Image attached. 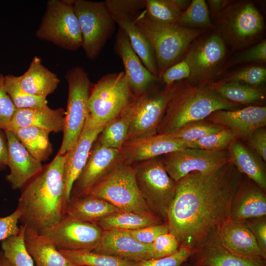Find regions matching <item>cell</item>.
<instances>
[{"instance_id": "43", "label": "cell", "mask_w": 266, "mask_h": 266, "mask_svg": "<svg viewBox=\"0 0 266 266\" xmlns=\"http://www.w3.org/2000/svg\"><path fill=\"white\" fill-rule=\"evenodd\" d=\"M266 69L259 66H250L240 68L229 74L219 81L236 82L252 87H257L265 82Z\"/></svg>"}, {"instance_id": "47", "label": "cell", "mask_w": 266, "mask_h": 266, "mask_svg": "<svg viewBox=\"0 0 266 266\" xmlns=\"http://www.w3.org/2000/svg\"><path fill=\"white\" fill-rule=\"evenodd\" d=\"M106 7L111 15H134L145 8V0H106Z\"/></svg>"}, {"instance_id": "55", "label": "cell", "mask_w": 266, "mask_h": 266, "mask_svg": "<svg viewBox=\"0 0 266 266\" xmlns=\"http://www.w3.org/2000/svg\"><path fill=\"white\" fill-rule=\"evenodd\" d=\"M232 1L228 0H208L206 2L212 18L216 19L220 12Z\"/></svg>"}, {"instance_id": "3", "label": "cell", "mask_w": 266, "mask_h": 266, "mask_svg": "<svg viewBox=\"0 0 266 266\" xmlns=\"http://www.w3.org/2000/svg\"><path fill=\"white\" fill-rule=\"evenodd\" d=\"M241 105L217 93L209 84H195L187 79L169 86L168 99L157 133H170L182 126L204 120L219 110H233Z\"/></svg>"}, {"instance_id": "30", "label": "cell", "mask_w": 266, "mask_h": 266, "mask_svg": "<svg viewBox=\"0 0 266 266\" xmlns=\"http://www.w3.org/2000/svg\"><path fill=\"white\" fill-rule=\"evenodd\" d=\"M60 82L57 75L44 66L38 57L33 58L20 80L21 86L27 93L45 98L55 91Z\"/></svg>"}, {"instance_id": "14", "label": "cell", "mask_w": 266, "mask_h": 266, "mask_svg": "<svg viewBox=\"0 0 266 266\" xmlns=\"http://www.w3.org/2000/svg\"><path fill=\"white\" fill-rule=\"evenodd\" d=\"M161 161L175 182L193 172L215 170L230 161L228 149L218 151L186 148L163 155Z\"/></svg>"}, {"instance_id": "57", "label": "cell", "mask_w": 266, "mask_h": 266, "mask_svg": "<svg viewBox=\"0 0 266 266\" xmlns=\"http://www.w3.org/2000/svg\"><path fill=\"white\" fill-rule=\"evenodd\" d=\"M181 266H201L195 265L189 262L188 260H187L186 262H185L184 263H183Z\"/></svg>"}, {"instance_id": "44", "label": "cell", "mask_w": 266, "mask_h": 266, "mask_svg": "<svg viewBox=\"0 0 266 266\" xmlns=\"http://www.w3.org/2000/svg\"><path fill=\"white\" fill-rule=\"evenodd\" d=\"M194 252L189 248L180 246L178 251L167 257L157 259L133 261L131 266H181Z\"/></svg>"}, {"instance_id": "7", "label": "cell", "mask_w": 266, "mask_h": 266, "mask_svg": "<svg viewBox=\"0 0 266 266\" xmlns=\"http://www.w3.org/2000/svg\"><path fill=\"white\" fill-rule=\"evenodd\" d=\"M135 97L124 71L108 73L94 85L86 121L95 127H104L120 115Z\"/></svg>"}, {"instance_id": "13", "label": "cell", "mask_w": 266, "mask_h": 266, "mask_svg": "<svg viewBox=\"0 0 266 266\" xmlns=\"http://www.w3.org/2000/svg\"><path fill=\"white\" fill-rule=\"evenodd\" d=\"M169 86L159 93L148 91L135 97L121 113L129 123L127 141L157 133L168 100Z\"/></svg>"}, {"instance_id": "15", "label": "cell", "mask_w": 266, "mask_h": 266, "mask_svg": "<svg viewBox=\"0 0 266 266\" xmlns=\"http://www.w3.org/2000/svg\"><path fill=\"white\" fill-rule=\"evenodd\" d=\"M103 230L97 224L64 216L43 234L53 241L58 250L92 251L100 241Z\"/></svg>"}, {"instance_id": "18", "label": "cell", "mask_w": 266, "mask_h": 266, "mask_svg": "<svg viewBox=\"0 0 266 266\" xmlns=\"http://www.w3.org/2000/svg\"><path fill=\"white\" fill-rule=\"evenodd\" d=\"M114 48L122 61L124 72L135 97L149 91L152 85L160 80L144 66L133 49L126 34L120 28L116 37Z\"/></svg>"}, {"instance_id": "54", "label": "cell", "mask_w": 266, "mask_h": 266, "mask_svg": "<svg viewBox=\"0 0 266 266\" xmlns=\"http://www.w3.org/2000/svg\"><path fill=\"white\" fill-rule=\"evenodd\" d=\"M8 146L6 135L4 131L0 129V171L7 166Z\"/></svg>"}, {"instance_id": "19", "label": "cell", "mask_w": 266, "mask_h": 266, "mask_svg": "<svg viewBox=\"0 0 266 266\" xmlns=\"http://www.w3.org/2000/svg\"><path fill=\"white\" fill-rule=\"evenodd\" d=\"M4 131L8 146L7 166L10 169L5 178L13 189H22L44 167L41 162L30 155L13 131Z\"/></svg>"}, {"instance_id": "42", "label": "cell", "mask_w": 266, "mask_h": 266, "mask_svg": "<svg viewBox=\"0 0 266 266\" xmlns=\"http://www.w3.org/2000/svg\"><path fill=\"white\" fill-rule=\"evenodd\" d=\"M238 137L231 130L225 128L221 131L208 134L195 141L188 143L187 147L206 150L226 149Z\"/></svg>"}, {"instance_id": "28", "label": "cell", "mask_w": 266, "mask_h": 266, "mask_svg": "<svg viewBox=\"0 0 266 266\" xmlns=\"http://www.w3.org/2000/svg\"><path fill=\"white\" fill-rule=\"evenodd\" d=\"M24 242L35 266H78L66 259L46 235L39 234L26 226Z\"/></svg>"}, {"instance_id": "31", "label": "cell", "mask_w": 266, "mask_h": 266, "mask_svg": "<svg viewBox=\"0 0 266 266\" xmlns=\"http://www.w3.org/2000/svg\"><path fill=\"white\" fill-rule=\"evenodd\" d=\"M231 162L242 174L266 191V171L262 163L248 148L236 139L228 147Z\"/></svg>"}, {"instance_id": "29", "label": "cell", "mask_w": 266, "mask_h": 266, "mask_svg": "<svg viewBox=\"0 0 266 266\" xmlns=\"http://www.w3.org/2000/svg\"><path fill=\"white\" fill-rule=\"evenodd\" d=\"M134 15L120 14L111 15L115 24L126 34L133 49L144 66L151 73L158 77L152 47L146 35L135 22Z\"/></svg>"}, {"instance_id": "46", "label": "cell", "mask_w": 266, "mask_h": 266, "mask_svg": "<svg viewBox=\"0 0 266 266\" xmlns=\"http://www.w3.org/2000/svg\"><path fill=\"white\" fill-rule=\"evenodd\" d=\"M16 108L8 95L4 87V76L0 73V129L9 130Z\"/></svg>"}, {"instance_id": "4", "label": "cell", "mask_w": 266, "mask_h": 266, "mask_svg": "<svg viewBox=\"0 0 266 266\" xmlns=\"http://www.w3.org/2000/svg\"><path fill=\"white\" fill-rule=\"evenodd\" d=\"M134 19L151 45L159 78L166 69L184 58L192 42L205 32L177 24L154 22L146 16L144 10L135 14Z\"/></svg>"}, {"instance_id": "25", "label": "cell", "mask_w": 266, "mask_h": 266, "mask_svg": "<svg viewBox=\"0 0 266 266\" xmlns=\"http://www.w3.org/2000/svg\"><path fill=\"white\" fill-rule=\"evenodd\" d=\"M217 235L222 244L234 254L246 258L266 260V255L244 221L229 219Z\"/></svg>"}, {"instance_id": "50", "label": "cell", "mask_w": 266, "mask_h": 266, "mask_svg": "<svg viewBox=\"0 0 266 266\" xmlns=\"http://www.w3.org/2000/svg\"><path fill=\"white\" fill-rule=\"evenodd\" d=\"M266 61V40L259 42L240 54L233 61L234 64L249 62L265 63Z\"/></svg>"}, {"instance_id": "52", "label": "cell", "mask_w": 266, "mask_h": 266, "mask_svg": "<svg viewBox=\"0 0 266 266\" xmlns=\"http://www.w3.org/2000/svg\"><path fill=\"white\" fill-rule=\"evenodd\" d=\"M19 219L20 213L17 209L8 215L0 217V241L19 232Z\"/></svg>"}, {"instance_id": "39", "label": "cell", "mask_w": 266, "mask_h": 266, "mask_svg": "<svg viewBox=\"0 0 266 266\" xmlns=\"http://www.w3.org/2000/svg\"><path fill=\"white\" fill-rule=\"evenodd\" d=\"M177 24L190 29L215 30L211 21L207 2L204 0H191L181 14Z\"/></svg>"}, {"instance_id": "16", "label": "cell", "mask_w": 266, "mask_h": 266, "mask_svg": "<svg viewBox=\"0 0 266 266\" xmlns=\"http://www.w3.org/2000/svg\"><path fill=\"white\" fill-rule=\"evenodd\" d=\"M188 148L186 142L169 134H155L126 141L120 149L124 163L133 164Z\"/></svg>"}, {"instance_id": "9", "label": "cell", "mask_w": 266, "mask_h": 266, "mask_svg": "<svg viewBox=\"0 0 266 266\" xmlns=\"http://www.w3.org/2000/svg\"><path fill=\"white\" fill-rule=\"evenodd\" d=\"M65 78L68 84V99L63 138L58 153L61 155L72 147L82 131L88 115V101L94 85L81 66L68 69Z\"/></svg>"}, {"instance_id": "17", "label": "cell", "mask_w": 266, "mask_h": 266, "mask_svg": "<svg viewBox=\"0 0 266 266\" xmlns=\"http://www.w3.org/2000/svg\"><path fill=\"white\" fill-rule=\"evenodd\" d=\"M92 251L129 261L152 259L151 244L135 239L128 231H103L99 243Z\"/></svg>"}, {"instance_id": "38", "label": "cell", "mask_w": 266, "mask_h": 266, "mask_svg": "<svg viewBox=\"0 0 266 266\" xmlns=\"http://www.w3.org/2000/svg\"><path fill=\"white\" fill-rule=\"evenodd\" d=\"M21 76L8 74L4 76L6 93L16 109L43 107L47 106L46 98L31 95L21 86Z\"/></svg>"}, {"instance_id": "21", "label": "cell", "mask_w": 266, "mask_h": 266, "mask_svg": "<svg viewBox=\"0 0 266 266\" xmlns=\"http://www.w3.org/2000/svg\"><path fill=\"white\" fill-rule=\"evenodd\" d=\"M104 127H95L87 122L77 140L65 154L64 176L66 199L67 202L76 181L83 170L94 142Z\"/></svg>"}, {"instance_id": "23", "label": "cell", "mask_w": 266, "mask_h": 266, "mask_svg": "<svg viewBox=\"0 0 266 266\" xmlns=\"http://www.w3.org/2000/svg\"><path fill=\"white\" fill-rule=\"evenodd\" d=\"M121 161L120 149L104 147L98 142L92 149L87 162L75 183L74 196L71 197L82 195Z\"/></svg>"}, {"instance_id": "40", "label": "cell", "mask_w": 266, "mask_h": 266, "mask_svg": "<svg viewBox=\"0 0 266 266\" xmlns=\"http://www.w3.org/2000/svg\"><path fill=\"white\" fill-rule=\"evenodd\" d=\"M129 129L128 119L121 114L104 127L98 142L104 147L119 149L127 140Z\"/></svg>"}, {"instance_id": "2", "label": "cell", "mask_w": 266, "mask_h": 266, "mask_svg": "<svg viewBox=\"0 0 266 266\" xmlns=\"http://www.w3.org/2000/svg\"><path fill=\"white\" fill-rule=\"evenodd\" d=\"M65 155L52 161L22 188L17 209L19 222L43 234L65 216L66 204L64 176Z\"/></svg>"}, {"instance_id": "53", "label": "cell", "mask_w": 266, "mask_h": 266, "mask_svg": "<svg viewBox=\"0 0 266 266\" xmlns=\"http://www.w3.org/2000/svg\"><path fill=\"white\" fill-rule=\"evenodd\" d=\"M248 145L253 149L260 157L266 161V130L264 127L254 131L246 138Z\"/></svg>"}, {"instance_id": "35", "label": "cell", "mask_w": 266, "mask_h": 266, "mask_svg": "<svg viewBox=\"0 0 266 266\" xmlns=\"http://www.w3.org/2000/svg\"><path fill=\"white\" fill-rule=\"evenodd\" d=\"M190 1L188 0H145L144 10L146 16L152 21L162 24H177Z\"/></svg>"}, {"instance_id": "37", "label": "cell", "mask_w": 266, "mask_h": 266, "mask_svg": "<svg viewBox=\"0 0 266 266\" xmlns=\"http://www.w3.org/2000/svg\"><path fill=\"white\" fill-rule=\"evenodd\" d=\"M19 232L1 241V249L13 266H34L33 261L24 242L25 226H20Z\"/></svg>"}, {"instance_id": "1", "label": "cell", "mask_w": 266, "mask_h": 266, "mask_svg": "<svg viewBox=\"0 0 266 266\" xmlns=\"http://www.w3.org/2000/svg\"><path fill=\"white\" fill-rule=\"evenodd\" d=\"M244 176L231 162L210 172H193L176 182L167 212L169 233L180 246L195 250L229 220L233 197Z\"/></svg>"}, {"instance_id": "22", "label": "cell", "mask_w": 266, "mask_h": 266, "mask_svg": "<svg viewBox=\"0 0 266 266\" xmlns=\"http://www.w3.org/2000/svg\"><path fill=\"white\" fill-rule=\"evenodd\" d=\"M217 234L194 250L188 260L201 266H266V260L243 257L230 251Z\"/></svg>"}, {"instance_id": "24", "label": "cell", "mask_w": 266, "mask_h": 266, "mask_svg": "<svg viewBox=\"0 0 266 266\" xmlns=\"http://www.w3.org/2000/svg\"><path fill=\"white\" fill-rule=\"evenodd\" d=\"M266 216V192L244 175L232 201L230 219L244 221Z\"/></svg>"}, {"instance_id": "5", "label": "cell", "mask_w": 266, "mask_h": 266, "mask_svg": "<svg viewBox=\"0 0 266 266\" xmlns=\"http://www.w3.org/2000/svg\"><path fill=\"white\" fill-rule=\"evenodd\" d=\"M83 195L102 199L123 212L154 215L138 189L133 166L122 161Z\"/></svg>"}, {"instance_id": "34", "label": "cell", "mask_w": 266, "mask_h": 266, "mask_svg": "<svg viewBox=\"0 0 266 266\" xmlns=\"http://www.w3.org/2000/svg\"><path fill=\"white\" fill-rule=\"evenodd\" d=\"M209 86L224 99L238 104H247L265 99L264 90L236 82H213Z\"/></svg>"}, {"instance_id": "11", "label": "cell", "mask_w": 266, "mask_h": 266, "mask_svg": "<svg viewBox=\"0 0 266 266\" xmlns=\"http://www.w3.org/2000/svg\"><path fill=\"white\" fill-rule=\"evenodd\" d=\"M226 55L225 43L216 30L202 34L192 42L183 58L190 70L187 80L195 84L214 82L225 65Z\"/></svg>"}, {"instance_id": "56", "label": "cell", "mask_w": 266, "mask_h": 266, "mask_svg": "<svg viewBox=\"0 0 266 266\" xmlns=\"http://www.w3.org/2000/svg\"><path fill=\"white\" fill-rule=\"evenodd\" d=\"M0 266H13L5 257L1 250H0Z\"/></svg>"}, {"instance_id": "26", "label": "cell", "mask_w": 266, "mask_h": 266, "mask_svg": "<svg viewBox=\"0 0 266 266\" xmlns=\"http://www.w3.org/2000/svg\"><path fill=\"white\" fill-rule=\"evenodd\" d=\"M65 111L62 108L43 107L16 109L11 120L9 130L34 127L49 132H63Z\"/></svg>"}, {"instance_id": "12", "label": "cell", "mask_w": 266, "mask_h": 266, "mask_svg": "<svg viewBox=\"0 0 266 266\" xmlns=\"http://www.w3.org/2000/svg\"><path fill=\"white\" fill-rule=\"evenodd\" d=\"M79 25L83 48L89 59L99 55L115 29V21L104 1L72 0Z\"/></svg>"}, {"instance_id": "41", "label": "cell", "mask_w": 266, "mask_h": 266, "mask_svg": "<svg viewBox=\"0 0 266 266\" xmlns=\"http://www.w3.org/2000/svg\"><path fill=\"white\" fill-rule=\"evenodd\" d=\"M224 128L225 127L203 120L186 124L167 134L187 144L208 134L218 132Z\"/></svg>"}, {"instance_id": "8", "label": "cell", "mask_w": 266, "mask_h": 266, "mask_svg": "<svg viewBox=\"0 0 266 266\" xmlns=\"http://www.w3.org/2000/svg\"><path fill=\"white\" fill-rule=\"evenodd\" d=\"M133 167L137 185L148 208L166 222L175 195L176 182L168 175L158 157L139 162Z\"/></svg>"}, {"instance_id": "32", "label": "cell", "mask_w": 266, "mask_h": 266, "mask_svg": "<svg viewBox=\"0 0 266 266\" xmlns=\"http://www.w3.org/2000/svg\"><path fill=\"white\" fill-rule=\"evenodd\" d=\"M12 131L30 155L37 160L41 162L46 161L52 154L49 131L34 127L21 128Z\"/></svg>"}, {"instance_id": "49", "label": "cell", "mask_w": 266, "mask_h": 266, "mask_svg": "<svg viewBox=\"0 0 266 266\" xmlns=\"http://www.w3.org/2000/svg\"><path fill=\"white\" fill-rule=\"evenodd\" d=\"M190 73V70L187 62L183 59L180 61L169 67L160 77L166 86H169L173 83L187 79Z\"/></svg>"}, {"instance_id": "6", "label": "cell", "mask_w": 266, "mask_h": 266, "mask_svg": "<svg viewBox=\"0 0 266 266\" xmlns=\"http://www.w3.org/2000/svg\"><path fill=\"white\" fill-rule=\"evenodd\" d=\"M215 27L225 43L232 51H236L247 47L260 37L264 21L252 2L232 0L216 17Z\"/></svg>"}, {"instance_id": "20", "label": "cell", "mask_w": 266, "mask_h": 266, "mask_svg": "<svg viewBox=\"0 0 266 266\" xmlns=\"http://www.w3.org/2000/svg\"><path fill=\"white\" fill-rule=\"evenodd\" d=\"M231 130L238 138H246L254 131L266 125V107L248 106L236 110H219L205 119Z\"/></svg>"}, {"instance_id": "33", "label": "cell", "mask_w": 266, "mask_h": 266, "mask_svg": "<svg viewBox=\"0 0 266 266\" xmlns=\"http://www.w3.org/2000/svg\"><path fill=\"white\" fill-rule=\"evenodd\" d=\"M164 223L154 215L120 211L100 220L97 224L103 230L133 231Z\"/></svg>"}, {"instance_id": "51", "label": "cell", "mask_w": 266, "mask_h": 266, "mask_svg": "<svg viewBox=\"0 0 266 266\" xmlns=\"http://www.w3.org/2000/svg\"><path fill=\"white\" fill-rule=\"evenodd\" d=\"M244 222L254 235L261 250L266 255V216L248 219Z\"/></svg>"}, {"instance_id": "27", "label": "cell", "mask_w": 266, "mask_h": 266, "mask_svg": "<svg viewBox=\"0 0 266 266\" xmlns=\"http://www.w3.org/2000/svg\"><path fill=\"white\" fill-rule=\"evenodd\" d=\"M121 211L108 202L89 195L70 197L65 216L80 221L97 224L103 218Z\"/></svg>"}, {"instance_id": "36", "label": "cell", "mask_w": 266, "mask_h": 266, "mask_svg": "<svg viewBox=\"0 0 266 266\" xmlns=\"http://www.w3.org/2000/svg\"><path fill=\"white\" fill-rule=\"evenodd\" d=\"M59 251L71 263L78 266H131L133 262L92 251Z\"/></svg>"}, {"instance_id": "10", "label": "cell", "mask_w": 266, "mask_h": 266, "mask_svg": "<svg viewBox=\"0 0 266 266\" xmlns=\"http://www.w3.org/2000/svg\"><path fill=\"white\" fill-rule=\"evenodd\" d=\"M36 35L66 50L74 51L82 47L81 31L72 0L48 1Z\"/></svg>"}, {"instance_id": "48", "label": "cell", "mask_w": 266, "mask_h": 266, "mask_svg": "<svg viewBox=\"0 0 266 266\" xmlns=\"http://www.w3.org/2000/svg\"><path fill=\"white\" fill-rule=\"evenodd\" d=\"M128 231L135 239L144 244H151L160 235L169 232L166 222Z\"/></svg>"}, {"instance_id": "45", "label": "cell", "mask_w": 266, "mask_h": 266, "mask_svg": "<svg viewBox=\"0 0 266 266\" xmlns=\"http://www.w3.org/2000/svg\"><path fill=\"white\" fill-rule=\"evenodd\" d=\"M151 244L152 259H157L171 255L176 252L180 247L176 238L169 232L160 235Z\"/></svg>"}]
</instances>
